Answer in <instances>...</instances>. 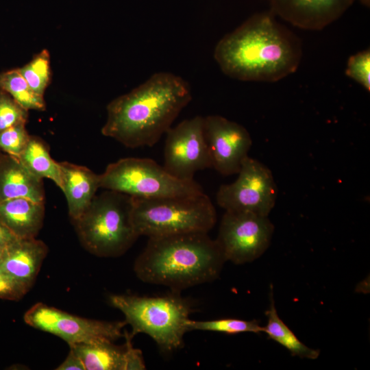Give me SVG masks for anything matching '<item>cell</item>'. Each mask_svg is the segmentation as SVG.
Returning <instances> with one entry per match:
<instances>
[{"mask_svg":"<svg viewBox=\"0 0 370 370\" xmlns=\"http://www.w3.org/2000/svg\"><path fill=\"white\" fill-rule=\"evenodd\" d=\"M237 174L234 182L219 188L216 195L217 204L225 211L269 216L275 206L278 193L271 171L247 156Z\"/></svg>","mask_w":370,"mask_h":370,"instance_id":"ba28073f","label":"cell"},{"mask_svg":"<svg viewBox=\"0 0 370 370\" xmlns=\"http://www.w3.org/2000/svg\"><path fill=\"white\" fill-rule=\"evenodd\" d=\"M127 358V370H143L146 369L142 352L132 345L133 337L127 331H124Z\"/></svg>","mask_w":370,"mask_h":370,"instance_id":"83f0119b","label":"cell"},{"mask_svg":"<svg viewBox=\"0 0 370 370\" xmlns=\"http://www.w3.org/2000/svg\"><path fill=\"white\" fill-rule=\"evenodd\" d=\"M29 138L25 123L12 126L0 132V151L18 158Z\"/></svg>","mask_w":370,"mask_h":370,"instance_id":"cb8c5ba5","label":"cell"},{"mask_svg":"<svg viewBox=\"0 0 370 370\" xmlns=\"http://www.w3.org/2000/svg\"><path fill=\"white\" fill-rule=\"evenodd\" d=\"M188 331L201 330L236 334L243 332H263V327L256 321L239 319L223 318L208 321H195L190 319L187 322Z\"/></svg>","mask_w":370,"mask_h":370,"instance_id":"7402d4cb","label":"cell"},{"mask_svg":"<svg viewBox=\"0 0 370 370\" xmlns=\"http://www.w3.org/2000/svg\"><path fill=\"white\" fill-rule=\"evenodd\" d=\"M302 56L299 38L271 12L253 15L217 42L214 58L228 77L275 82L295 72Z\"/></svg>","mask_w":370,"mask_h":370,"instance_id":"6da1fadb","label":"cell"},{"mask_svg":"<svg viewBox=\"0 0 370 370\" xmlns=\"http://www.w3.org/2000/svg\"><path fill=\"white\" fill-rule=\"evenodd\" d=\"M23 319L29 326L57 336L68 345L99 341L114 342L123 336L125 321L86 319L42 303L32 306Z\"/></svg>","mask_w":370,"mask_h":370,"instance_id":"30bf717a","label":"cell"},{"mask_svg":"<svg viewBox=\"0 0 370 370\" xmlns=\"http://www.w3.org/2000/svg\"><path fill=\"white\" fill-rule=\"evenodd\" d=\"M73 222L82 245L99 257L120 256L139 237L132 220V197L113 190L96 195Z\"/></svg>","mask_w":370,"mask_h":370,"instance_id":"5b68a950","label":"cell"},{"mask_svg":"<svg viewBox=\"0 0 370 370\" xmlns=\"http://www.w3.org/2000/svg\"><path fill=\"white\" fill-rule=\"evenodd\" d=\"M132 220L138 235L149 238L208 233L217 222V213L204 193L152 199L132 197Z\"/></svg>","mask_w":370,"mask_h":370,"instance_id":"8992f818","label":"cell"},{"mask_svg":"<svg viewBox=\"0 0 370 370\" xmlns=\"http://www.w3.org/2000/svg\"><path fill=\"white\" fill-rule=\"evenodd\" d=\"M45 201L16 198L0 202V221L18 238H36L45 217Z\"/></svg>","mask_w":370,"mask_h":370,"instance_id":"e0dca14e","label":"cell"},{"mask_svg":"<svg viewBox=\"0 0 370 370\" xmlns=\"http://www.w3.org/2000/svg\"><path fill=\"white\" fill-rule=\"evenodd\" d=\"M56 370H85V367L77 354L70 349L66 359L56 369Z\"/></svg>","mask_w":370,"mask_h":370,"instance_id":"f1b7e54d","label":"cell"},{"mask_svg":"<svg viewBox=\"0 0 370 370\" xmlns=\"http://www.w3.org/2000/svg\"><path fill=\"white\" fill-rule=\"evenodd\" d=\"M47 252V245L40 240L18 238L5 248L0 268L30 290Z\"/></svg>","mask_w":370,"mask_h":370,"instance_id":"5bb4252c","label":"cell"},{"mask_svg":"<svg viewBox=\"0 0 370 370\" xmlns=\"http://www.w3.org/2000/svg\"><path fill=\"white\" fill-rule=\"evenodd\" d=\"M82 360L85 370H127L125 346L99 341L69 345Z\"/></svg>","mask_w":370,"mask_h":370,"instance_id":"ac0fdd59","label":"cell"},{"mask_svg":"<svg viewBox=\"0 0 370 370\" xmlns=\"http://www.w3.org/2000/svg\"><path fill=\"white\" fill-rule=\"evenodd\" d=\"M360 1L366 6H369V0H360Z\"/></svg>","mask_w":370,"mask_h":370,"instance_id":"4dcf8cb0","label":"cell"},{"mask_svg":"<svg viewBox=\"0 0 370 370\" xmlns=\"http://www.w3.org/2000/svg\"><path fill=\"white\" fill-rule=\"evenodd\" d=\"M16 198L45 201L43 182L32 174L17 158L1 153L0 202Z\"/></svg>","mask_w":370,"mask_h":370,"instance_id":"2e32d148","label":"cell"},{"mask_svg":"<svg viewBox=\"0 0 370 370\" xmlns=\"http://www.w3.org/2000/svg\"><path fill=\"white\" fill-rule=\"evenodd\" d=\"M273 231L268 216L225 211L216 241L226 261L243 264L253 262L264 253Z\"/></svg>","mask_w":370,"mask_h":370,"instance_id":"9c48e42d","label":"cell"},{"mask_svg":"<svg viewBox=\"0 0 370 370\" xmlns=\"http://www.w3.org/2000/svg\"><path fill=\"white\" fill-rule=\"evenodd\" d=\"M204 121L212 168L223 176L237 174L252 145L249 132L220 115H208Z\"/></svg>","mask_w":370,"mask_h":370,"instance_id":"7c38bea8","label":"cell"},{"mask_svg":"<svg viewBox=\"0 0 370 370\" xmlns=\"http://www.w3.org/2000/svg\"><path fill=\"white\" fill-rule=\"evenodd\" d=\"M109 303L119 310L130 325V335L149 336L164 353L180 349L188 332L187 322L193 312L192 302L180 291H171L161 296L112 295Z\"/></svg>","mask_w":370,"mask_h":370,"instance_id":"277c9868","label":"cell"},{"mask_svg":"<svg viewBox=\"0 0 370 370\" xmlns=\"http://www.w3.org/2000/svg\"><path fill=\"white\" fill-rule=\"evenodd\" d=\"M270 296L269 308L265 312L267 322L266 325L263 326V332L266 333L269 338L288 350L293 356L312 360L317 358L320 354L319 350L312 349L304 344L278 316L273 298L272 287Z\"/></svg>","mask_w":370,"mask_h":370,"instance_id":"ffe728a7","label":"cell"},{"mask_svg":"<svg viewBox=\"0 0 370 370\" xmlns=\"http://www.w3.org/2000/svg\"><path fill=\"white\" fill-rule=\"evenodd\" d=\"M345 74L369 92L370 51L369 49L358 52L349 58Z\"/></svg>","mask_w":370,"mask_h":370,"instance_id":"484cf974","label":"cell"},{"mask_svg":"<svg viewBox=\"0 0 370 370\" xmlns=\"http://www.w3.org/2000/svg\"><path fill=\"white\" fill-rule=\"evenodd\" d=\"M99 178L100 188L133 197H184L204 193L195 180H180L149 158H121L108 164Z\"/></svg>","mask_w":370,"mask_h":370,"instance_id":"52a82bcc","label":"cell"},{"mask_svg":"<svg viewBox=\"0 0 370 370\" xmlns=\"http://www.w3.org/2000/svg\"><path fill=\"white\" fill-rule=\"evenodd\" d=\"M29 291L0 268V299L18 301Z\"/></svg>","mask_w":370,"mask_h":370,"instance_id":"4316f807","label":"cell"},{"mask_svg":"<svg viewBox=\"0 0 370 370\" xmlns=\"http://www.w3.org/2000/svg\"><path fill=\"white\" fill-rule=\"evenodd\" d=\"M18 69L32 89L44 96L51 75L49 51L47 49L42 50L30 62Z\"/></svg>","mask_w":370,"mask_h":370,"instance_id":"603a6c76","label":"cell"},{"mask_svg":"<svg viewBox=\"0 0 370 370\" xmlns=\"http://www.w3.org/2000/svg\"><path fill=\"white\" fill-rule=\"evenodd\" d=\"M192 99L189 84L170 72H158L107 106L101 134L126 147H153Z\"/></svg>","mask_w":370,"mask_h":370,"instance_id":"7a4b0ae2","label":"cell"},{"mask_svg":"<svg viewBox=\"0 0 370 370\" xmlns=\"http://www.w3.org/2000/svg\"><path fill=\"white\" fill-rule=\"evenodd\" d=\"M62 187L71 219H79L90 204L100 188L99 175L86 166L60 162Z\"/></svg>","mask_w":370,"mask_h":370,"instance_id":"9a60e30c","label":"cell"},{"mask_svg":"<svg viewBox=\"0 0 370 370\" xmlns=\"http://www.w3.org/2000/svg\"><path fill=\"white\" fill-rule=\"evenodd\" d=\"M1 153H1V151H0V156H1Z\"/></svg>","mask_w":370,"mask_h":370,"instance_id":"d6a6232c","label":"cell"},{"mask_svg":"<svg viewBox=\"0 0 370 370\" xmlns=\"http://www.w3.org/2000/svg\"><path fill=\"white\" fill-rule=\"evenodd\" d=\"M0 90L8 93L27 110L42 111L46 108L43 96L32 89L18 69L0 73Z\"/></svg>","mask_w":370,"mask_h":370,"instance_id":"44dd1931","label":"cell"},{"mask_svg":"<svg viewBox=\"0 0 370 370\" xmlns=\"http://www.w3.org/2000/svg\"><path fill=\"white\" fill-rule=\"evenodd\" d=\"M355 0H269L271 12L301 29L320 30L335 21Z\"/></svg>","mask_w":370,"mask_h":370,"instance_id":"4fadbf2b","label":"cell"},{"mask_svg":"<svg viewBox=\"0 0 370 370\" xmlns=\"http://www.w3.org/2000/svg\"><path fill=\"white\" fill-rule=\"evenodd\" d=\"M18 159L35 177L40 180L49 179L61 189L59 162L51 157L48 146L41 138L30 136L26 147Z\"/></svg>","mask_w":370,"mask_h":370,"instance_id":"d6986e66","label":"cell"},{"mask_svg":"<svg viewBox=\"0 0 370 370\" xmlns=\"http://www.w3.org/2000/svg\"><path fill=\"white\" fill-rule=\"evenodd\" d=\"M17 239L18 238L0 221V246L6 247Z\"/></svg>","mask_w":370,"mask_h":370,"instance_id":"f546056e","label":"cell"},{"mask_svg":"<svg viewBox=\"0 0 370 370\" xmlns=\"http://www.w3.org/2000/svg\"><path fill=\"white\" fill-rule=\"evenodd\" d=\"M225 262L208 233L188 232L149 237L134 271L145 283L181 291L217 279Z\"/></svg>","mask_w":370,"mask_h":370,"instance_id":"3957f363","label":"cell"},{"mask_svg":"<svg viewBox=\"0 0 370 370\" xmlns=\"http://www.w3.org/2000/svg\"><path fill=\"white\" fill-rule=\"evenodd\" d=\"M27 118L28 110L0 90V132L18 124H26Z\"/></svg>","mask_w":370,"mask_h":370,"instance_id":"d4e9b609","label":"cell"},{"mask_svg":"<svg viewBox=\"0 0 370 370\" xmlns=\"http://www.w3.org/2000/svg\"><path fill=\"white\" fill-rule=\"evenodd\" d=\"M5 248V247H1V246H0V260H1V258H2V256H3V254Z\"/></svg>","mask_w":370,"mask_h":370,"instance_id":"1f68e13d","label":"cell"},{"mask_svg":"<svg viewBox=\"0 0 370 370\" xmlns=\"http://www.w3.org/2000/svg\"><path fill=\"white\" fill-rule=\"evenodd\" d=\"M165 134L163 166L171 175L189 181L197 172L212 168L204 116L185 119Z\"/></svg>","mask_w":370,"mask_h":370,"instance_id":"8fae6325","label":"cell"}]
</instances>
